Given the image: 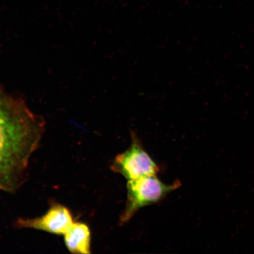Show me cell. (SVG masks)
Returning <instances> with one entry per match:
<instances>
[{
  "label": "cell",
  "instance_id": "3957f363",
  "mask_svg": "<svg viewBox=\"0 0 254 254\" xmlns=\"http://www.w3.org/2000/svg\"><path fill=\"white\" fill-rule=\"evenodd\" d=\"M132 142L128 150L117 155L111 169L128 181L150 175H156L160 170L157 164L145 151L136 133L131 130Z\"/></svg>",
  "mask_w": 254,
  "mask_h": 254
},
{
  "label": "cell",
  "instance_id": "5b68a950",
  "mask_svg": "<svg viewBox=\"0 0 254 254\" xmlns=\"http://www.w3.org/2000/svg\"><path fill=\"white\" fill-rule=\"evenodd\" d=\"M66 249L72 254H91V231L86 224L75 222L74 226L64 236Z\"/></svg>",
  "mask_w": 254,
  "mask_h": 254
},
{
  "label": "cell",
  "instance_id": "6da1fadb",
  "mask_svg": "<svg viewBox=\"0 0 254 254\" xmlns=\"http://www.w3.org/2000/svg\"><path fill=\"white\" fill-rule=\"evenodd\" d=\"M45 129L42 117L0 85V190L15 192L26 182Z\"/></svg>",
  "mask_w": 254,
  "mask_h": 254
},
{
  "label": "cell",
  "instance_id": "277c9868",
  "mask_svg": "<svg viewBox=\"0 0 254 254\" xmlns=\"http://www.w3.org/2000/svg\"><path fill=\"white\" fill-rule=\"evenodd\" d=\"M75 222L71 212L67 207L58 202H52L45 214L34 218H18L15 227L20 229L29 228L64 236L71 230Z\"/></svg>",
  "mask_w": 254,
  "mask_h": 254
},
{
  "label": "cell",
  "instance_id": "7a4b0ae2",
  "mask_svg": "<svg viewBox=\"0 0 254 254\" xmlns=\"http://www.w3.org/2000/svg\"><path fill=\"white\" fill-rule=\"evenodd\" d=\"M180 186L179 181L167 185L159 180L156 175L128 181L126 205L120 217L121 225L131 220L139 209L160 202Z\"/></svg>",
  "mask_w": 254,
  "mask_h": 254
}]
</instances>
